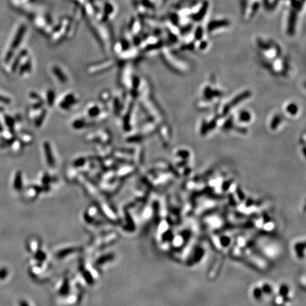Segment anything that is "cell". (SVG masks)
Listing matches in <instances>:
<instances>
[{
    "label": "cell",
    "mask_w": 306,
    "mask_h": 306,
    "mask_svg": "<svg viewBox=\"0 0 306 306\" xmlns=\"http://www.w3.org/2000/svg\"><path fill=\"white\" fill-rule=\"evenodd\" d=\"M305 241H298V242H295L294 244H293V251H294V254H295V256H297V258L298 259H303L304 256H305V255H304V254H305Z\"/></svg>",
    "instance_id": "obj_1"
},
{
    "label": "cell",
    "mask_w": 306,
    "mask_h": 306,
    "mask_svg": "<svg viewBox=\"0 0 306 306\" xmlns=\"http://www.w3.org/2000/svg\"><path fill=\"white\" fill-rule=\"evenodd\" d=\"M0 102H2V103H4V104H8L9 102V100L7 98H5V97L0 95Z\"/></svg>",
    "instance_id": "obj_2"
}]
</instances>
